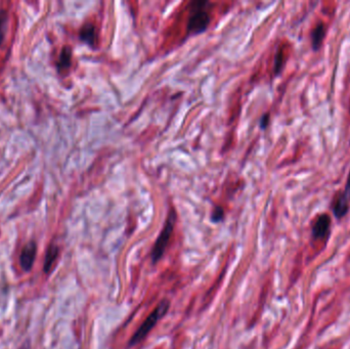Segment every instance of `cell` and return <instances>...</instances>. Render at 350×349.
I'll return each mask as SVG.
<instances>
[{
    "mask_svg": "<svg viewBox=\"0 0 350 349\" xmlns=\"http://www.w3.org/2000/svg\"><path fill=\"white\" fill-rule=\"evenodd\" d=\"M7 19V12L5 10H0V45H1L5 35Z\"/></svg>",
    "mask_w": 350,
    "mask_h": 349,
    "instance_id": "11",
    "label": "cell"
},
{
    "mask_svg": "<svg viewBox=\"0 0 350 349\" xmlns=\"http://www.w3.org/2000/svg\"><path fill=\"white\" fill-rule=\"evenodd\" d=\"M79 36L80 39H81L86 44L90 46L96 45L98 35L96 31V27H94L92 24H85L81 28V30H80Z\"/></svg>",
    "mask_w": 350,
    "mask_h": 349,
    "instance_id": "7",
    "label": "cell"
},
{
    "mask_svg": "<svg viewBox=\"0 0 350 349\" xmlns=\"http://www.w3.org/2000/svg\"><path fill=\"white\" fill-rule=\"evenodd\" d=\"M332 209L335 217L337 219H341L346 215L349 210V201L346 200L342 196V194H340L339 196H337L334 199Z\"/></svg>",
    "mask_w": 350,
    "mask_h": 349,
    "instance_id": "6",
    "label": "cell"
},
{
    "mask_svg": "<svg viewBox=\"0 0 350 349\" xmlns=\"http://www.w3.org/2000/svg\"><path fill=\"white\" fill-rule=\"evenodd\" d=\"M285 63V55H284V50L281 48H280L276 55V59H275V73L278 75L281 69L282 66H284Z\"/></svg>",
    "mask_w": 350,
    "mask_h": 349,
    "instance_id": "12",
    "label": "cell"
},
{
    "mask_svg": "<svg viewBox=\"0 0 350 349\" xmlns=\"http://www.w3.org/2000/svg\"><path fill=\"white\" fill-rule=\"evenodd\" d=\"M175 220H176V213H175V211L173 209H170L163 230H162V232H161L160 236L158 237L156 243L153 247V251H152L153 263L158 262L161 259V257L163 256V254L166 250V247L169 243V240L171 238L173 229H174Z\"/></svg>",
    "mask_w": 350,
    "mask_h": 349,
    "instance_id": "3",
    "label": "cell"
},
{
    "mask_svg": "<svg viewBox=\"0 0 350 349\" xmlns=\"http://www.w3.org/2000/svg\"><path fill=\"white\" fill-rule=\"evenodd\" d=\"M268 122H269V115L268 114H265L262 116L261 118V121H260V126L261 128H266L267 125H268Z\"/></svg>",
    "mask_w": 350,
    "mask_h": 349,
    "instance_id": "15",
    "label": "cell"
},
{
    "mask_svg": "<svg viewBox=\"0 0 350 349\" xmlns=\"http://www.w3.org/2000/svg\"><path fill=\"white\" fill-rule=\"evenodd\" d=\"M71 60H72V50L71 47L69 46H65L62 50V53L60 56V60H59V64L58 67L60 70H64V69H68L69 67L71 66Z\"/></svg>",
    "mask_w": 350,
    "mask_h": 349,
    "instance_id": "10",
    "label": "cell"
},
{
    "mask_svg": "<svg viewBox=\"0 0 350 349\" xmlns=\"http://www.w3.org/2000/svg\"><path fill=\"white\" fill-rule=\"evenodd\" d=\"M170 303L168 300H162L158 306L155 308V311L146 317V319L143 321L142 325L139 328V330L136 332V334L133 335L130 339L129 345H136L142 341L146 336L147 334L151 332V330L156 326L158 321L162 318L166 313L169 311Z\"/></svg>",
    "mask_w": 350,
    "mask_h": 349,
    "instance_id": "2",
    "label": "cell"
},
{
    "mask_svg": "<svg viewBox=\"0 0 350 349\" xmlns=\"http://www.w3.org/2000/svg\"><path fill=\"white\" fill-rule=\"evenodd\" d=\"M325 36H326V27L322 23H319L312 31V46L315 51H316L320 47Z\"/></svg>",
    "mask_w": 350,
    "mask_h": 349,
    "instance_id": "8",
    "label": "cell"
},
{
    "mask_svg": "<svg viewBox=\"0 0 350 349\" xmlns=\"http://www.w3.org/2000/svg\"><path fill=\"white\" fill-rule=\"evenodd\" d=\"M331 232V218L326 213L316 217L313 224L312 236L315 240H326Z\"/></svg>",
    "mask_w": 350,
    "mask_h": 349,
    "instance_id": "4",
    "label": "cell"
},
{
    "mask_svg": "<svg viewBox=\"0 0 350 349\" xmlns=\"http://www.w3.org/2000/svg\"><path fill=\"white\" fill-rule=\"evenodd\" d=\"M342 196L350 201V172L348 174V177H347V181H346V184H345V189H344V192L342 193Z\"/></svg>",
    "mask_w": 350,
    "mask_h": 349,
    "instance_id": "14",
    "label": "cell"
},
{
    "mask_svg": "<svg viewBox=\"0 0 350 349\" xmlns=\"http://www.w3.org/2000/svg\"><path fill=\"white\" fill-rule=\"evenodd\" d=\"M59 255V248L56 245H50L47 249L46 255H45V260H44V272L48 273L51 267L57 260V257Z\"/></svg>",
    "mask_w": 350,
    "mask_h": 349,
    "instance_id": "9",
    "label": "cell"
},
{
    "mask_svg": "<svg viewBox=\"0 0 350 349\" xmlns=\"http://www.w3.org/2000/svg\"><path fill=\"white\" fill-rule=\"evenodd\" d=\"M223 218V210L220 207H216L212 213V220L214 222H218Z\"/></svg>",
    "mask_w": 350,
    "mask_h": 349,
    "instance_id": "13",
    "label": "cell"
},
{
    "mask_svg": "<svg viewBox=\"0 0 350 349\" xmlns=\"http://www.w3.org/2000/svg\"><path fill=\"white\" fill-rule=\"evenodd\" d=\"M21 349H28V345H25V346H23Z\"/></svg>",
    "mask_w": 350,
    "mask_h": 349,
    "instance_id": "16",
    "label": "cell"
},
{
    "mask_svg": "<svg viewBox=\"0 0 350 349\" xmlns=\"http://www.w3.org/2000/svg\"><path fill=\"white\" fill-rule=\"evenodd\" d=\"M206 1H195L192 3V10L187 21V32L190 34H199L204 32L209 26L210 15L205 7Z\"/></svg>",
    "mask_w": 350,
    "mask_h": 349,
    "instance_id": "1",
    "label": "cell"
},
{
    "mask_svg": "<svg viewBox=\"0 0 350 349\" xmlns=\"http://www.w3.org/2000/svg\"><path fill=\"white\" fill-rule=\"evenodd\" d=\"M36 244L34 242H30V243L27 244L21 253V257H20V261H21V265L23 267V270L25 272H29L32 270L34 261H35V257H36Z\"/></svg>",
    "mask_w": 350,
    "mask_h": 349,
    "instance_id": "5",
    "label": "cell"
}]
</instances>
